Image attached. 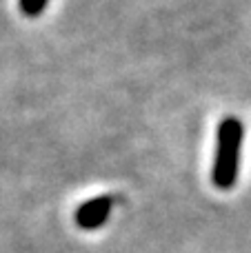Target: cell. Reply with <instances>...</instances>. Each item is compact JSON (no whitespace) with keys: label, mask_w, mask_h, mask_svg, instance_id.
<instances>
[{"label":"cell","mask_w":251,"mask_h":253,"mask_svg":"<svg viewBox=\"0 0 251 253\" xmlns=\"http://www.w3.org/2000/svg\"><path fill=\"white\" fill-rule=\"evenodd\" d=\"M243 138H245V126L236 116H227L218 125L216 153H213V165H211V182L222 191L234 189V184L238 182Z\"/></svg>","instance_id":"1"},{"label":"cell","mask_w":251,"mask_h":253,"mask_svg":"<svg viewBox=\"0 0 251 253\" xmlns=\"http://www.w3.org/2000/svg\"><path fill=\"white\" fill-rule=\"evenodd\" d=\"M111 209H114V198L111 196H98L91 198V200L83 202L76 211V222H78L80 229L84 231H93V229L102 227L107 218L111 215Z\"/></svg>","instance_id":"2"},{"label":"cell","mask_w":251,"mask_h":253,"mask_svg":"<svg viewBox=\"0 0 251 253\" xmlns=\"http://www.w3.org/2000/svg\"><path fill=\"white\" fill-rule=\"evenodd\" d=\"M47 2H49V0H18V4H20V11L25 13L27 18H38L40 13L44 11Z\"/></svg>","instance_id":"3"}]
</instances>
